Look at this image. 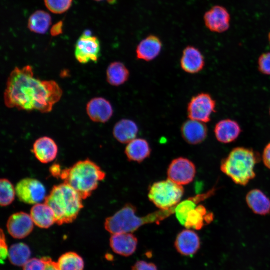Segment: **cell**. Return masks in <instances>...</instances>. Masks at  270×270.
I'll return each mask as SVG.
<instances>
[{
	"label": "cell",
	"instance_id": "obj_1",
	"mask_svg": "<svg viewBox=\"0 0 270 270\" xmlns=\"http://www.w3.org/2000/svg\"><path fill=\"white\" fill-rule=\"evenodd\" d=\"M62 90L54 80H41L34 77L32 68L18 67L8 78L4 102L8 108L48 113L60 101Z\"/></svg>",
	"mask_w": 270,
	"mask_h": 270
},
{
	"label": "cell",
	"instance_id": "obj_2",
	"mask_svg": "<svg viewBox=\"0 0 270 270\" xmlns=\"http://www.w3.org/2000/svg\"><path fill=\"white\" fill-rule=\"evenodd\" d=\"M106 173L95 162L88 158L80 160L72 166L62 170L60 178L72 188L86 200L104 180Z\"/></svg>",
	"mask_w": 270,
	"mask_h": 270
},
{
	"label": "cell",
	"instance_id": "obj_3",
	"mask_svg": "<svg viewBox=\"0 0 270 270\" xmlns=\"http://www.w3.org/2000/svg\"><path fill=\"white\" fill-rule=\"evenodd\" d=\"M174 208L160 210L146 216L138 217L136 214V207L128 204L106 220L104 228L112 234L133 232L146 224L160 222L174 214Z\"/></svg>",
	"mask_w": 270,
	"mask_h": 270
},
{
	"label": "cell",
	"instance_id": "obj_4",
	"mask_svg": "<svg viewBox=\"0 0 270 270\" xmlns=\"http://www.w3.org/2000/svg\"><path fill=\"white\" fill-rule=\"evenodd\" d=\"M82 198L70 186L64 182L54 186L45 202L52 210L56 223L61 226L74 222L84 208Z\"/></svg>",
	"mask_w": 270,
	"mask_h": 270
},
{
	"label": "cell",
	"instance_id": "obj_5",
	"mask_svg": "<svg viewBox=\"0 0 270 270\" xmlns=\"http://www.w3.org/2000/svg\"><path fill=\"white\" fill-rule=\"evenodd\" d=\"M258 160V156L252 150L236 148L222 160L220 170L235 184L246 186L256 177L254 168Z\"/></svg>",
	"mask_w": 270,
	"mask_h": 270
},
{
	"label": "cell",
	"instance_id": "obj_6",
	"mask_svg": "<svg viewBox=\"0 0 270 270\" xmlns=\"http://www.w3.org/2000/svg\"><path fill=\"white\" fill-rule=\"evenodd\" d=\"M184 192L182 186L168 179L154 183L149 189L148 197L160 210H168L180 202Z\"/></svg>",
	"mask_w": 270,
	"mask_h": 270
},
{
	"label": "cell",
	"instance_id": "obj_7",
	"mask_svg": "<svg viewBox=\"0 0 270 270\" xmlns=\"http://www.w3.org/2000/svg\"><path fill=\"white\" fill-rule=\"evenodd\" d=\"M216 101L210 94L200 93L194 96L188 104V115L190 120L208 122L216 112Z\"/></svg>",
	"mask_w": 270,
	"mask_h": 270
},
{
	"label": "cell",
	"instance_id": "obj_8",
	"mask_svg": "<svg viewBox=\"0 0 270 270\" xmlns=\"http://www.w3.org/2000/svg\"><path fill=\"white\" fill-rule=\"evenodd\" d=\"M15 188L19 200L26 204H39L46 197L45 186L35 178L22 179L18 183Z\"/></svg>",
	"mask_w": 270,
	"mask_h": 270
},
{
	"label": "cell",
	"instance_id": "obj_9",
	"mask_svg": "<svg viewBox=\"0 0 270 270\" xmlns=\"http://www.w3.org/2000/svg\"><path fill=\"white\" fill-rule=\"evenodd\" d=\"M100 44L97 37L82 34L76 42L74 55L80 64L96 62L100 56Z\"/></svg>",
	"mask_w": 270,
	"mask_h": 270
},
{
	"label": "cell",
	"instance_id": "obj_10",
	"mask_svg": "<svg viewBox=\"0 0 270 270\" xmlns=\"http://www.w3.org/2000/svg\"><path fill=\"white\" fill-rule=\"evenodd\" d=\"M196 174L194 164L190 160L184 158L174 160L168 170V179L182 186L192 182Z\"/></svg>",
	"mask_w": 270,
	"mask_h": 270
},
{
	"label": "cell",
	"instance_id": "obj_11",
	"mask_svg": "<svg viewBox=\"0 0 270 270\" xmlns=\"http://www.w3.org/2000/svg\"><path fill=\"white\" fill-rule=\"evenodd\" d=\"M6 228L12 238L22 239L32 233L34 228V222L30 214L24 212H18L9 218Z\"/></svg>",
	"mask_w": 270,
	"mask_h": 270
},
{
	"label": "cell",
	"instance_id": "obj_12",
	"mask_svg": "<svg viewBox=\"0 0 270 270\" xmlns=\"http://www.w3.org/2000/svg\"><path fill=\"white\" fill-rule=\"evenodd\" d=\"M204 21L206 26L211 32L222 33L230 28V16L225 8L216 6L206 12Z\"/></svg>",
	"mask_w": 270,
	"mask_h": 270
},
{
	"label": "cell",
	"instance_id": "obj_13",
	"mask_svg": "<svg viewBox=\"0 0 270 270\" xmlns=\"http://www.w3.org/2000/svg\"><path fill=\"white\" fill-rule=\"evenodd\" d=\"M174 246L181 255L192 256L200 248V238L194 230L190 229L184 230L178 234L174 242Z\"/></svg>",
	"mask_w": 270,
	"mask_h": 270
},
{
	"label": "cell",
	"instance_id": "obj_14",
	"mask_svg": "<svg viewBox=\"0 0 270 270\" xmlns=\"http://www.w3.org/2000/svg\"><path fill=\"white\" fill-rule=\"evenodd\" d=\"M86 109L90 119L96 122L105 123L108 122L114 113L110 102L101 97L91 100L87 104Z\"/></svg>",
	"mask_w": 270,
	"mask_h": 270
},
{
	"label": "cell",
	"instance_id": "obj_15",
	"mask_svg": "<svg viewBox=\"0 0 270 270\" xmlns=\"http://www.w3.org/2000/svg\"><path fill=\"white\" fill-rule=\"evenodd\" d=\"M110 246L116 254L128 257L136 250L138 240L132 233H122L112 234L110 238Z\"/></svg>",
	"mask_w": 270,
	"mask_h": 270
},
{
	"label": "cell",
	"instance_id": "obj_16",
	"mask_svg": "<svg viewBox=\"0 0 270 270\" xmlns=\"http://www.w3.org/2000/svg\"><path fill=\"white\" fill-rule=\"evenodd\" d=\"M181 134L187 143L196 145L202 143L206 139L208 128L204 122L190 120L182 124Z\"/></svg>",
	"mask_w": 270,
	"mask_h": 270
},
{
	"label": "cell",
	"instance_id": "obj_17",
	"mask_svg": "<svg viewBox=\"0 0 270 270\" xmlns=\"http://www.w3.org/2000/svg\"><path fill=\"white\" fill-rule=\"evenodd\" d=\"M32 152L38 161L42 164H48L56 158L58 146L50 138L42 136L35 141Z\"/></svg>",
	"mask_w": 270,
	"mask_h": 270
},
{
	"label": "cell",
	"instance_id": "obj_18",
	"mask_svg": "<svg viewBox=\"0 0 270 270\" xmlns=\"http://www.w3.org/2000/svg\"><path fill=\"white\" fill-rule=\"evenodd\" d=\"M204 65V58L198 49L192 46L185 48L180 60V66L184 72L197 74L203 70Z\"/></svg>",
	"mask_w": 270,
	"mask_h": 270
},
{
	"label": "cell",
	"instance_id": "obj_19",
	"mask_svg": "<svg viewBox=\"0 0 270 270\" xmlns=\"http://www.w3.org/2000/svg\"><path fill=\"white\" fill-rule=\"evenodd\" d=\"M162 44L160 38L150 35L140 42L138 46L136 54L139 60L150 62L154 60L160 53Z\"/></svg>",
	"mask_w": 270,
	"mask_h": 270
},
{
	"label": "cell",
	"instance_id": "obj_20",
	"mask_svg": "<svg viewBox=\"0 0 270 270\" xmlns=\"http://www.w3.org/2000/svg\"><path fill=\"white\" fill-rule=\"evenodd\" d=\"M214 132L216 137L219 142L228 144L238 138L242 132V129L236 122L226 119L217 123Z\"/></svg>",
	"mask_w": 270,
	"mask_h": 270
},
{
	"label": "cell",
	"instance_id": "obj_21",
	"mask_svg": "<svg viewBox=\"0 0 270 270\" xmlns=\"http://www.w3.org/2000/svg\"><path fill=\"white\" fill-rule=\"evenodd\" d=\"M30 216L34 224L41 228H48L56 223L52 210L46 203H39L33 206Z\"/></svg>",
	"mask_w": 270,
	"mask_h": 270
},
{
	"label": "cell",
	"instance_id": "obj_22",
	"mask_svg": "<svg viewBox=\"0 0 270 270\" xmlns=\"http://www.w3.org/2000/svg\"><path fill=\"white\" fill-rule=\"evenodd\" d=\"M246 204L253 212L256 214L266 216L270 214V200L260 190H250L246 197Z\"/></svg>",
	"mask_w": 270,
	"mask_h": 270
},
{
	"label": "cell",
	"instance_id": "obj_23",
	"mask_svg": "<svg viewBox=\"0 0 270 270\" xmlns=\"http://www.w3.org/2000/svg\"><path fill=\"white\" fill-rule=\"evenodd\" d=\"M151 151L147 140L143 138H135L126 146L125 154L129 160L140 163L150 156Z\"/></svg>",
	"mask_w": 270,
	"mask_h": 270
},
{
	"label": "cell",
	"instance_id": "obj_24",
	"mask_svg": "<svg viewBox=\"0 0 270 270\" xmlns=\"http://www.w3.org/2000/svg\"><path fill=\"white\" fill-rule=\"evenodd\" d=\"M138 132L136 124L128 119H122L118 121L113 129L114 138L122 144H128L134 140Z\"/></svg>",
	"mask_w": 270,
	"mask_h": 270
},
{
	"label": "cell",
	"instance_id": "obj_25",
	"mask_svg": "<svg viewBox=\"0 0 270 270\" xmlns=\"http://www.w3.org/2000/svg\"><path fill=\"white\" fill-rule=\"evenodd\" d=\"M214 192V189H212L207 193L189 198L178 204L175 208L174 214L179 222L184 226L190 212L194 209L198 203L212 196Z\"/></svg>",
	"mask_w": 270,
	"mask_h": 270
},
{
	"label": "cell",
	"instance_id": "obj_26",
	"mask_svg": "<svg viewBox=\"0 0 270 270\" xmlns=\"http://www.w3.org/2000/svg\"><path fill=\"white\" fill-rule=\"evenodd\" d=\"M130 77V71L122 62L111 63L106 70V80L112 86H118L124 84Z\"/></svg>",
	"mask_w": 270,
	"mask_h": 270
},
{
	"label": "cell",
	"instance_id": "obj_27",
	"mask_svg": "<svg viewBox=\"0 0 270 270\" xmlns=\"http://www.w3.org/2000/svg\"><path fill=\"white\" fill-rule=\"evenodd\" d=\"M52 24L50 14L44 10H37L29 18L28 28L32 32L38 34L46 32Z\"/></svg>",
	"mask_w": 270,
	"mask_h": 270
},
{
	"label": "cell",
	"instance_id": "obj_28",
	"mask_svg": "<svg viewBox=\"0 0 270 270\" xmlns=\"http://www.w3.org/2000/svg\"><path fill=\"white\" fill-rule=\"evenodd\" d=\"M31 250L26 244L20 242L12 245L8 252V258L12 264L24 266L30 260Z\"/></svg>",
	"mask_w": 270,
	"mask_h": 270
},
{
	"label": "cell",
	"instance_id": "obj_29",
	"mask_svg": "<svg viewBox=\"0 0 270 270\" xmlns=\"http://www.w3.org/2000/svg\"><path fill=\"white\" fill-rule=\"evenodd\" d=\"M56 264L59 270H84V268L83 258L72 252L62 255Z\"/></svg>",
	"mask_w": 270,
	"mask_h": 270
},
{
	"label": "cell",
	"instance_id": "obj_30",
	"mask_svg": "<svg viewBox=\"0 0 270 270\" xmlns=\"http://www.w3.org/2000/svg\"><path fill=\"white\" fill-rule=\"evenodd\" d=\"M207 214L206 209L204 206H198L188 214L184 226L187 229L201 230L205 225Z\"/></svg>",
	"mask_w": 270,
	"mask_h": 270
},
{
	"label": "cell",
	"instance_id": "obj_31",
	"mask_svg": "<svg viewBox=\"0 0 270 270\" xmlns=\"http://www.w3.org/2000/svg\"><path fill=\"white\" fill-rule=\"evenodd\" d=\"M16 194L12 182L6 178H2L0 180V204L2 206L10 205L14 200Z\"/></svg>",
	"mask_w": 270,
	"mask_h": 270
},
{
	"label": "cell",
	"instance_id": "obj_32",
	"mask_svg": "<svg viewBox=\"0 0 270 270\" xmlns=\"http://www.w3.org/2000/svg\"><path fill=\"white\" fill-rule=\"evenodd\" d=\"M47 8L55 14H62L72 6V0H44Z\"/></svg>",
	"mask_w": 270,
	"mask_h": 270
},
{
	"label": "cell",
	"instance_id": "obj_33",
	"mask_svg": "<svg viewBox=\"0 0 270 270\" xmlns=\"http://www.w3.org/2000/svg\"><path fill=\"white\" fill-rule=\"evenodd\" d=\"M46 262L44 257L30 259L23 266V270H46Z\"/></svg>",
	"mask_w": 270,
	"mask_h": 270
},
{
	"label": "cell",
	"instance_id": "obj_34",
	"mask_svg": "<svg viewBox=\"0 0 270 270\" xmlns=\"http://www.w3.org/2000/svg\"><path fill=\"white\" fill-rule=\"evenodd\" d=\"M258 65L260 72L270 76V52L264 53L260 56Z\"/></svg>",
	"mask_w": 270,
	"mask_h": 270
},
{
	"label": "cell",
	"instance_id": "obj_35",
	"mask_svg": "<svg viewBox=\"0 0 270 270\" xmlns=\"http://www.w3.org/2000/svg\"><path fill=\"white\" fill-rule=\"evenodd\" d=\"M0 252L1 261L4 260L8 256L9 250L6 242L5 234L2 229L0 236Z\"/></svg>",
	"mask_w": 270,
	"mask_h": 270
},
{
	"label": "cell",
	"instance_id": "obj_36",
	"mask_svg": "<svg viewBox=\"0 0 270 270\" xmlns=\"http://www.w3.org/2000/svg\"><path fill=\"white\" fill-rule=\"evenodd\" d=\"M132 270H158L156 264L144 260H139L132 266Z\"/></svg>",
	"mask_w": 270,
	"mask_h": 270
},
{
	"label": "cell",
	"instance_id": "obj_37",
	"mask_svg": "<svg viewBox=\"0 0 270 270\" xmlns=\"http://www.w3.org/2000/svg\"><path fill=\"white\" fill-rule=\"evenodd\" d=\"M262 160L265 166L270 170V142L266 146L264 149Z\"/></svg>",
	"mask_w": 270,
	"mask_h": 270
},
{
	"label": "cell",
	"instance_id": "obj_38",
	"mask_svg": "<svg viewBox=\"0 0 270 270\" xmlns=\"http://www.w3.org/2000/svg\"><path fill=\"white\" fill-rule=\"evenodd\" d=\"M63 32V22L60 21L54 24L50 30V34L52 36L61 34Z\"/></svg>",
	"mask_w": 270,
	"mask_h": 270
},
{
	"label": "cell",
	"instance_id": "obj_39",
	"mask_svg": "<svg viewBox=\"0 0 270 270\" xmlns=\"http://www.w3.org/2000/svg\"><path fill=\"white\" fill-rule=\"evenodd\" d=\"M62 170L60 165L58 164H54L50 168V172L51 174L56 178H60Z\"/></svg>",
	"mask_w": 270,
	"mask_h": 270
},
{
	"label": "cell",
	"instance_id": "obj_40",
	"mask_svg": "<svg viewBox=\"0 0 270 270\" xmlns=\"http://www.w3.org/2000/svg\"><path fill=\"white\" fill-rule=\"evenodd\" d=\"M46 262V270H59L56 262L53 261L50 258L44 257Z\"/></svg>",
	"mask_w": 270,
	"mask_h": 270
},
{
	"label": "cell",
	"instance_id": "obj_41",
	"mask_svg": "<svg viewBox=\"0 0 270 270\" xmlns=\"http://www.w3.org/2000/svg\"><path fill=\"white\" fill-rule=\"evenodd\" d=\"M268 40H269V42H270V33L268 34Z\"/></svg>",
	"mask_w": 270,
	"mask_h": 270
},
{
	"label": "cell",
	"instance_id": "obj_42",
	"mask_svg": "<svg viewBox=\"0 0 270 270\" xmlns=\"http://www.w3.org/2000/svg\"><path fill=\"white\" fill-rule=\"evenodd\" d=\"M96 0V1H97V2H100V1L104 0Z\"/></svg>",
	"mask_w": 270,
	"mask_h": 270
},
{
	"label": "cell",
	"instance_id": "obj_43",
	"mask_svg": "<svg viewBox=\"0 0 270 270\" xmlns=\"http://www.w3.org/2000/svg\"></svg>",
	"mask_w": 270,
	"mask_h": 270
}]
</instances>
